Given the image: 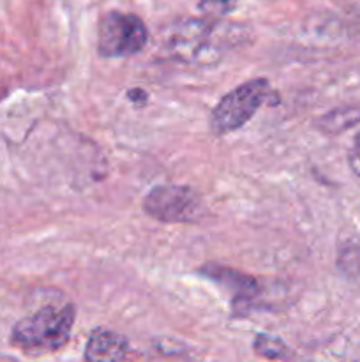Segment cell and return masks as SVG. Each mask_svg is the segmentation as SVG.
I'll list each match as a JSON object with an SVG mask.
<instances>
[{
  "label": "cell",
  "mask_w": 360,
  "mask_h": 362,
  "mask_svg": "<svg viewBox=\"0 0 360 362\" xmlns=\"http://www.w3.org/2000/svg\"><path fill=\"white\" fill-rule=\"evenodd\" d=\"M240 32L212 18H189L173 25L166 34L164 48L172 59L191 66L219 62L228 49L236 46Z\"/></svg>",
  "instance_id": "1"
},
{
  "label": "cell",
  "mask_w": 360,
  "mask_h": 362,
  "mask_svg": "<svg viewBox=\"0 0 360 362\" xmlns=\"http://www.w3.org/2000/svg\"><path fill=\"white\" fill-rule=\"evenodd\" d=\"M76 320L73 304H48L16 322L11 332L14 349L27 356H48L67 345Z\"/></svg>",
  "instance_id": "2"
},
{
  "label": "cell",
  "mask_w": 360,
  "mask_h": 362,
  "mask_svg": "<svg viewBox=\"0 0 360 362\" xmlns=\"http://www.w3.org/2000/svg\"><path fill=\"white\" fill-rule=\"evenodd\" d=\"M275 101V92L263 78H256L233 88L215 105L210 127L215 134H228L246 126L263 105Z\"/></svg>",
  "instance_id": "3"
},
{
  "label": "cell",
  "mask_w": 360,
  "mask_h": 362,
  "mask_svg": "<svg viewBox=\"0 0 360 362\" xmlns=\"http://www.w3.org/2000/svg\"><path fill=\"white\" fill-rule=\"evenodd\" d=\"M148 41V30L136 14L112 11L99 21L97 52L106 59L136 55Z\"/></svg>",
  "instance_id": "4"
},
{
  "label": "cell",
  "mask_w": 360,
  "mask_h": 362,
  "mask_svg": "<svg viewBox=\"0 0 360 362\" xmlns=\"http://www.w3.org/2000/svg\"><path fill=\"white\" fill-rule=\"evenodd\" d=\"M145 214L161 223H196L205 216L203 202L200 194L187 186H155L143 200Z\"/></svg>",
  "instance_id": "5"
},
{
  "label": "cell",
  "mask_w": 360,
  "mask_h": 362,
  "mask_svg": "<svg viewBox=\"0 0 360 362\" xmlns=\"http://www.w3.org/2000/svg\"><path fill=\"white\" fill-rule=\"evenodd\" d=\"M129 352L126 336L109 329H95L85 346V362H122Z\"/></svg>",
  "instance_id": "6"
},
{
  "label": "cell",
  "mask_w": 360,
  "mask_h": 362,
  "mask_svg": "<svg viewBox=\"0 0 360 362\" xmlns=\"http://www.w3.org/2000/svg\"><path fill=\"white\" fill-rule=\"evenodd\" d=\"M201 274H205L207 278L214 279V281L222 283L226 288L232 290L236 296V299H247L251 300L253 297H256L258 293V283L256 279L249 278L246 274H240V272L232 271L228 267H215V265H207L205 269H201Z\"/></svg>",
  "instance_id": "7"
},
{
  "label": "cell",
  "mask_w": 360,
  "mask_h": 362,
  "mask_svg": "<svg viewBox=\"0 0 360 362\" xmlns=\"http://www.w3.org/2000/svg\"><path fill=\"white\" fill-rule=\"evenodd\" d=\"M254 354L267 361H289L292 350L286 346L281 338L272 334H258L253 343Z\"/></svg>",
  "instance_id": "8"
},
{
  "label": "cell",
  "mask_w": 360,
  "mask_h": 362,
  "mask_svg": "<svg viewBox=\"0 0 360 362\" xmlns=\"http://www.w3.org/2000/svg\"><path fill=\"white\" fill-rule=\"evenodd\" d=\"M356 122H360V108H339L327 113L320 120V127L325 133L335 134L355 126Z\"/></svg>",
  "instance_id": "9"
},
{
  "label": "cell",
  "mask_w": 360,
  "mask_h": 362,
  "mask_svg": "<svg viewBox=\"0 0 360 362\" xmlns=\"http://www.w3.org/2000/svg\"><path fill=\"white\" fill-rule=\"evenodd\" d=\"M235 0H201V9L208 14H224L233 9Z\"/></svg>",
  "instance_id": "10"
},
{
  "label": "cell",
  "mask_w": 360,
  "mask_h": 362,
  "mask_svg": "<svg viewBox=\"0 0 360 362\" xmlns=\"http://www.w3.org/2000/svg\"><path fill=\"white\" fill-rule=\"evenodd\" d=\"M349 165H352L353 172L360 175V133L356 134L355 145H353L352 152H349Z\"/></svg>",
  "instance_id": "11"
},
{
  "label": "cell",
  "mask_w": 360,
  "mask_h": 362,
  "mask_svg": "<svg viewBox=\"0 0 360 362\" xmlns=\"http://www.w3.org/2000/svg\"><path fill=\"white\" fill-rule=\"evenodd\" d=\"M127 95H129L131 101H134V103H145V101H147V94H145L141 88H133V90L127 92Z\"/></svg>",
  "instance_id": "12"
},
{
  "label": "cell",
  "mask_w": 360,
  "mask_h": 362,
  "mask_svg": "<svg viewBox=\"0 0 360 362\" xmlns=\"http://www.w3.org/2000/svg\"><path fill=\"white\" fill-rule=\"evenodd\" d=\"M0 362H18L14 357H9V356H0Z\"/></svg>",
  "instance_id": "13"
}]
</instances>
